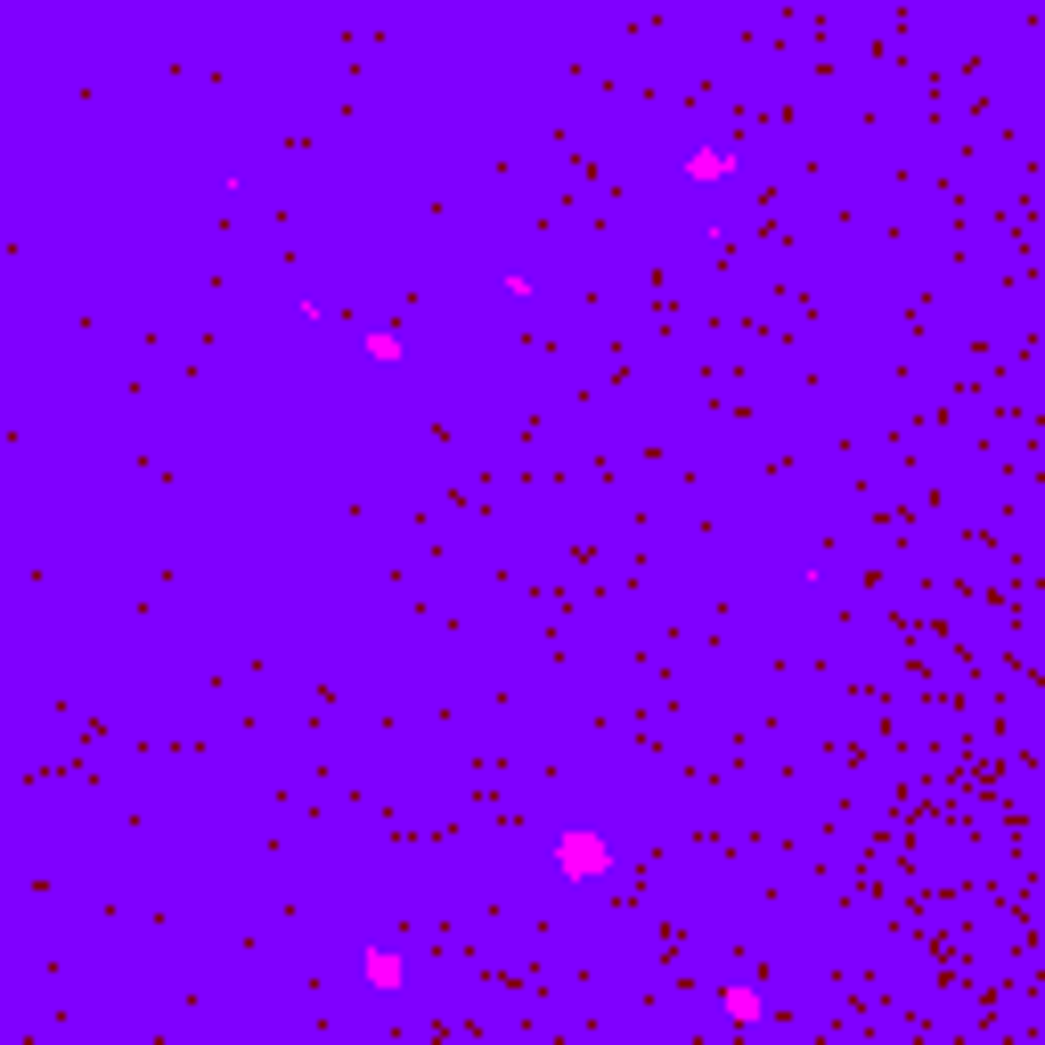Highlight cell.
Masks as SVG:
<instances>
[{
  "label": "cell",
  "instance_id": "7a4b0ae2",
  "mask_svg": "<svg viewBox=\"0 0 1045 1045\" xmlns=\"http://www.w3.org/2000/svg\"><path fill=\"white\" fill-rule=\"evenodd\" d=\"M367 980H376V989H401V956L376 948V956H367Z\"/></svg>",
  "mask_w": 1045,
  "mask_h": 1045
},
{
  "label": "cell",
  "instance_id": "6da1fadb",
  "mask_svg": "<svg viewBox=\"0 0 1045 1045\" xmlns=\"http://www.w3.org/2000/svg\"><path fill=\"white\" fill-rule=\"evenodd\" d=\"M605 842H597V833H564V874H605Z\"/></svg>",
  "mask_w": 1045,
  "mask_h": 1045
}]
</instances>
